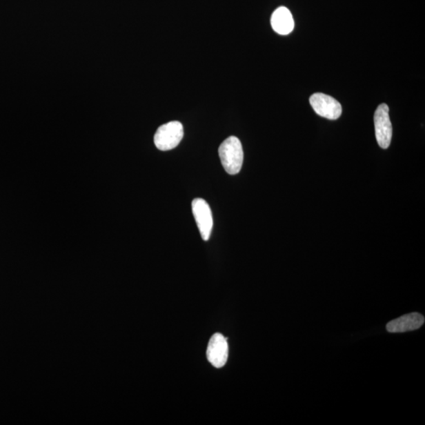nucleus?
I'll use <instances>...</instances> for the list:
<instances>
[{"instance_id": "nucleus-1", "label": "nucleus", "mask_w": 425, "mask_h": 425, "mask_svg": "<svg viewBox=\"0 0 425 425\" xmlns=\"http://www.w3.org/2000/svg\"><path fill=\"white\" fill-rule=\"evenodd\" d=\"M224 169L230 175H236L241 170L244 162L242 144L236 137H229L218 148Z\"/></svg>"}, {"instance_id": "nucleus-2", "label": "nucleus", "mask_w": 425, "mask_h": 425, "mask_svg": "<svg viewBox=\"0 0 425 425\" xmlns=\"http://www.w3.org/2000/svg\"><path fill=\"white\" fill-rule=\"evenodd\" d=\"M184 137V128L181 122L175 121L162 125L156 131L154 141L160 150H170L181 143Z\"/></svg>"}, {"instance_id": "nucleus-3", "label": "nucleus", "mask_w": 425, "mask_h": 425, "mask_svg": "<svg viewBox=\"0 0 425 425\" xmlns=\"http://www.w3.org/2000/svg\"><path fill=\"white\" fill-rule=\"evenodd\" d=\"M375 132L379 146L387 149L393 138V125L389 117L387 104H380L374 115Z\"/></svg>"}, {"instance_id": "nucleus-4", "label": "nucleus", "mask_w": 425, "mask_h": 425, "mask_svg": "<svg viewBox=\"0 0 425 425\" xmlns=\"http://www.w3.org/2000/svg\"><path fill=\"white\" fill-rule=\"evenodd\" d=\"M310 105L318 115L329 120H337L342 115V106L332 97L315 93L310 99Z\"/></svg>"}, {"instance_id": "nucleus-5", "label": "nucleus", "mask_w": 425, "mask_h": 425, "mask_svg": "<svg viewBox=\"0 0 425 425\" xmlns=\"http://www.w3.org/2000/svg\"><path fill=\"white\" fill-rule=\"evenodd\" d=\"M192 208L201 237L204 241H208L210 237L212 224H214L210 206L206 200L198 198L192 201Z\"/></svg>"}, {"instance_id": "nucleus-6", "label": "nucleus", "mask_w": 425, "mask_h": 425, "mask_svg": "<svg viewBox=\"0 0 425 425\" xmlns=\"http://www.w3.org/2000/svg\"><path fill=\"white\" fill-rule=\"evenodd\" d=\"M228 339L221 333L212 335L206 350V357L212 366L222 368L226 366L228 357Z\"/></svg>"}, {"instance_id": "nucleus-7", "label": "nucleus", "mask_w": 425, "mask_h": 425, "mask_svg": "<svg viewBox=\"0 0 425 425\" xmlns=\"http://www.w3.org/2000/svg\"><path fill=\"white\" fill-rule=\"evenodd\" d=\"M424 323V317L418 313L402 316L387 324V331L391 333H400L420 328Z\"/></svg>"}, {"instance_id": "nucleus-8", "label": "nucleus", "mask_w": 425, "mask_h": 425, "mask_svg": "<svg viewBox=\"0 0 425 425\" xmlns=\"http://www.w3.org/2000/svg\"><path fill=\"white\" fill-rule=\"evenodd\" d=\"M271 25L274 31L279 35H288L294 30L295 22L290 11L284 7L274 11L271 18Z\"/></svg>"}]
</instances>
